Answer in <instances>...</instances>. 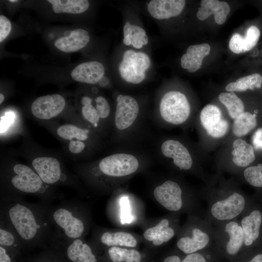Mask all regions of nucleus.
<instances>
[{
    "instance_id": "f257e3e1",
    "label": "nucleus",
    "mask_w": 262,
    "mask_h": 262,
    "mask_svg": "<svg viewBox=\"0 0 262 262\" xmlns=\"http://www.w3.org/2000/svg\"><path fill=\"white\" fill-rule=\"evenodd\" d=\"M0 220L12 229L23 246L50 245L54 239L46 202L31 203L22 196L1 194Z\"/></svg>"
},
{
    "instance_id": "f03ea898",
    "label": "nucleus",
    "mask_w": 262,
    "mask_h": 262,
    "mask_svg": "<svg viewBox=\"0 0 262 262\" xmlns=\"http://www.w3.org/2000/svg\"><path fill=\"white\" fill-rule=\"evenodd\" d=\"M47 213L55 238L72 240L82 238L86 229L84 209L76 200L53 205L46 202Z\"/></svg>"
},
{
    "instance_id": "7ed1b4c3",
    "label": "nucleus",
    "mask_w": 262,
    "mask_h": 262,
    "mask_svg": "<svg viewBox=\"0 0 262 262\" xmlns=\"http://www.w3.org/2000/svg\"><path fill=\"white\" fill-rule=\"evenodd\" d=\"M207 203L204 218L214 226L239 219L250 209V201L240 191L223 189L212 191L204 196Z\"/></svg>"
},
{
    "instance_id": "20e7f679",
    "label": "nucleus",
    "mask_w": 262,
    "mask_h": 262,
    "mask_svg": "<svg viewBox=\"0 0 262 262\" xmlns=\"http://www.w3.org/2000/svg\"><path fill=\"white\" fill-rule=\"evenodd\" d=\"M7 178V188L1 194L22 196L25 194L37 196L42 201L51 203L60 196L54 194L36 172L31 167L20 164H15Z\"/></svg>"
},
{
    "instance_id": "39448f33",
    "label": "nucleus",
    "mask_w": 262,
    "mask_h": 262,
    "mask_svg": "<svg viewBox=\"0 0 262 262\" xmlns=\"http://www.w3.org/2000/svg\"><path fill=\"white\" fill-rule=\"evenodd\" d=\"M184 234L177 242L178 248L189 254L206 249L214 244V227L199 215L192 216Z\"/></svg>"
},
{
    "instance_id": "423d86ee",
    "label": "nucleus",
    "mask_w": 262,
    "mask_h": 262,
    "mask_svg": "<svg viewBox=\"0 0 262 262\" xmlns=\"http://www.w3.org/2000/svg\"><path fill=\"white\" fill-rule=\"evenodd\" d=\"M213 227L214 246L216 248L233 257L245 247L244 232L239 219L223 222Z\"/></svg>"
},
{
    "instance_id": "0eeeda50",
    "label": "nucleus",
    "mask_w": 262,
    "mask_h": 262,
    "mask_svg": "<svg viewBox=\"0 0 262 262\" xmlns=\"http://www.w3.org/2000/svg\"><path fill=\"white\" fill-rule=\"evenodd\" d=\"M190 111V105L187 98L180 92H168L161 100V115L170 124L179 125L184 122L189 117Z\"/></svg>"
},
{
    "instance_id": "6e6552de",
    "label": "nucleus",
    "mask_w": 262,
    "mask_h": 262,
    "mask_svg": "<svg viewBox=\"0 0 262 262\" xmlns=\"http://www.w3.org/2000/svg\"><path fill=\"white\" fill-rule=\"evenodd\" d=\"M139 162L132 155L116 153L103 158L98 168L103 175L109 177H123L134 173L138 168Z\"/></svg>"
},
{
    "instance_id": "1a4fd4ad",
    "label": "nucleus",
    "mask_w": 262,
    "mask_h": 262,
    "mask_svg": "<svg viewBox=\"0 0 262 262\" xmlns=\"http://www.w3.org/2000/svg\"><path fill=\"white\" fill-rule=\"evenodd\" d=\"M153 195L156 200L165 209L178 212L185 206L182 188L177 182L167 180L157 186Z\"/></svg>"
},
{
    "instance_id": "9d476101",
    "label": "nucleus",
    "mask_w": 262,
    "mask_h": 262,
    "mask_svg": "<svg viewBox=\"0 0 262 262\" xmlns=\"http://www.w3.org/2000/svg\"><path fill=\"white\" fill-rule=\"evenodd\" d=\"M200 119L207 133L213 138L224 136L229 130L228 122L223 118L219 108L214 105L208 104L203 108Z\"/></svg>"
},
{
    "instance_id": "9b49d317",
    "label": "nucleus",
    "mask_w": 262,
    "mask_h": 262,
    "mask_svg": "<svg viewBox=\"0 0 262 262\" xmlns=\"http://www.w3.org/2000/svg\"><path fill=\"white\" fill-rule=\"evenodd\" d=\"M32 166L42 181L50 185L61 181H65L67 179L62 172L59 161L51 157H40L32 161Z\"/></svg>"
},
{
    "instance_id": "f8f14e48",
    "label": "nucleus",
    "mask_w": 262,
    "mask_h": 262,
    "mask_svg": "<svg viewBox=\"0 0 262 262\" xmlns=\"http://www.w3.org/2000/svg\"><path fill=\"white\" fill-rule=\"evenodd\" d=\"M65 104V100L61 95H48L37 98L32 104L31 111L35 117L48 120L60 114Z\"/></svg>"
},
{
    "instance_id": "ddd939ff",
    "label": "nucleus",
    "mask_w": 262,
    "mask_h": 262,
    "mask_svg": "<svg viewBox=\"0 0 262 262\" xmlns=\"http://www.w3.org/2000/svg\"><path fill=\"white\" fill-rule=\"evenodd\" d=\"M51 246L65 248L66 256L71 262H97L91 247L82 238L69 241L55 238Z\"/></svg>"
},
{
    "instance_id": "4468645a",
    "label": "nucleus",
    "mask_w": 262,
    "mask_h": 262,
    "mask_svg": "<svg viewBox=\"0 0 262 262\" xmlns=\"http://www.w3.org/2000/svg\"><path fill=\"white\" fill-rule=\"evenodd\" d=\"M116 101L115 123L118 130H124L129 128L136 120L139 106L135 99L128 95H119Z\"/></svg>"
},
{
    "instance_id": "2eb2a0df",
    "label": "nucleus",
    "mask_w": 262,
    "mask_h": 262,
    "mask_svg": "<svg viewBox=\"0 0 262 262\" xmlns=\"http://www.w3.org/2000/svg\"><path fill=\"white\" fill-rule=\"evenodd\" d=\"M244 236L245 247H250L260 241L262 231V212L250 208L240 219Z\"/></svg>"
},
{
    "instance_id": "dca6fc26",
    "label": "nucleus",
    "mask_w": 262,
    "mask_h": 262,
    "mask_svg": "<svg viewBox=\"0 0 262 262\" xmlns=\"http://www.w3.org/2000/svg\"><path fill=\"white\" fill-rule=\"evenodd\" d=\"M163 155L173 160L175 165L180 170H189L193 165L192 157L186 147L175 140H167L161 146Z\"/></svg>"
},
{
    "instance_id": "f3484780",
    "label": "nucleus",
    "mask_w": 262,
    "mask_h": 262,
    "mask_svg": "<svg viewBox=\"0 0 262 262\" xmlns=\"http://www.w3.org/2000/svg\"><path fill=\"white\" fill-rule=\"evenodd\" d=\"M185 3L183 0H153L149 2L147 10L156 19H168L179 15Z\"/></svg>"
},
{
    "instance_id": "a211bd4d",
    "label": "nucleus",
    "mask_w": 262,
    "mask_h": 262,
    "mask_svg": "<svg viewBox=\"0 0 262 262\" xmlns=\"http://www.w3.org/2000/svg\"><path fill=\"white\" fill-rule=\"evenodd\" d=\"M103 65L97 61L81 63L71 71V76L76 81L89 84L98 82L104 75Z\"/></svg>"
},
{
    "instance_id": "6ab92c4d",
    "label": "nucleus",
    "mask_w": 262,
    "mask_h": 262,
    "mask_svg": "<svg viewBox=\"0 0 262 262\" xmlns=\"http://www.w3.org/2000/svg\"><path fill=\"white\" fill-rule=\"evenodd\" d=\"M200 5L196 14L197 18L204 20L214 14V20L218 24H222L226 21L230 11L229 4L223 1L202 0Z\"/></svg>"
},
{
    "instance_id": "aec40b11",
    "label": "nucleus",
    "mask_w": 262,
    "mask_h": 262,
    "mask_svg": "<svg viewBox=\"0 0 262 262\" xmlns=\"http://www.w3.org/2000/svg\"><path fill=\"white\" fill-rule=\"evenodd\" d=\"M89 40L90 37L87 31L82 29H77L73 30L69 35L56 39L54 45L62 51L72 52L85 47Z\"/></svg>"
},
{
    "instance_id": "412c9836",
    "label": "nucleus",
    "mask_w": 262,
    "mask_h": 262,
    "mask_svg": "<svg viewBox=\"0 0 262 262\" xmlns=\"http://www.w3.org/2000/svg\"><path fill=\"white\" fill-rule=\"evenodd\" d=\"M175 234V229L170 226V220L164 218L155 226L147 229L143 235L147 240L151 241L154 245L158 246L170 240Z\"/></svg>"
},
{
    "instance_id": "4be33fe9",
    "label": "nucleus",
    "mask_w": 262,
    "mask_h": 262,
    "mask_svg": "<svg viewBox=\"0 0 262 262\" xmlns=\"http://www.w3.org/2000/svg\"><path fill=\"white\" fill-rule=\"evenodd\" d=\"M232 162L239 167H245L255 160V155L253 146L246 141L238 138L232 144Z\"/></svg>"
},
{
    "instance_id": "5701e85b",
    "label": "nucleus",
    "mask_w": 262,
    "mask_h": 262,
    "mask_svg": "<svg viewBox=\"0 0 262 262\" xmlns=\"http://www.w3.org/2000/svg\"><path fill=\"white\" fill-rule=\"evenodd\" d=\"M101 243L108 246H125L134 247L137 242L135 238L131 233L119 231L103 232L99 237Z\"/></svg>"
},
{
    "instance_id": "b1692460",
    "label": "nucleus",
    "mask_w": 262,
    "mask_h": 262,
    "mask_svg": "<svg viewBox=\"0 0 262 262\" xmlns=\"http://www.w3.org/2000/svg\"><path fill=\"white\" fill-rule=\"evenodd\" d=\"M53 12L56 14H78L85 12L89 6L87 0H49Z\"/></svg>"
},
{
    "instance_id": "393cba45",
    "label": "nucleus",
    "mask_w": 262,
    "mask_h": 262,
    "mask_svg": "<svg viewBox=\"0 0 262 262\" xmlns=\"http://www.w3.org/2000/svg\"><path fill=\"white\" fill-rule=\"evenodd\" d=\"M262 85V75L258 73L243 77L235 82L229 83L225 89L229 92L245 91L247 89L260 88Z\"/></svg>"
},
{
    "instance_id": "a878e982",
    "label": "nucleus",
    "mask_w": 262,
    "mask_h": 262,
    "mask_svg": "<svg viewBox=\"0 0 262 262\" xmlns=\"http://www.w3.org/2000/svg\"><path fill=\"white\" fill-rule=\"evenodd\" d=\"M257 125V120L254 115L244 112L234 120L232 132L237 137H241L247 134Z\"/></svg>"
},
{
    "instance_id": "bb28decb",
    "label": "nucleus",
    "mask_w": 262,
    "mask_h": 262,
    "mask_svg": "<svg viewBox=\"0 0 262 262\" xmlns=\"http://www.w3.org/2000/svg\"><path fill=\"white\" fill-rule=\"evenodd\" d=\"M219 100L227 109L231 118L235 119L245 111L242 100L234 92H224L219 95Z\"/></svg>"
},
{
    "instance_id": "cd10ccee",
    "label": "nucleus",
    "mask_w": 262,
    "mask_h": 262,
    "mask_svg": "<svg viewBox=\"0 0 262 262\" xmlns=\"http://www.w3.org/2000/svg\"><path fill=\"white\" fill-rule=\"evenodd\" d=\"M108 253L113 262H141V260L140 252L134 249L112 246Z\"/></svg>"
},
{
    "instance_id": "c85d7f7f",
    "label": "nucleus",
    "mask_w": 262,
    "mask_h": 262,
    "mask_svg": "<svg viewBox=\"0 0 262 262\" xmlns=\"http://www.w3.org/2000/svg\"><path fill=\"white\" fill-rule=\"evenodd\" d=\"M57 134L66 140L84 141L88 139V131L71 124H65L59 126L56 131Z\"/></svg>"
},
{
    "instance_id": "c756f323",
    "label": "nucleus",
    "mask_w": 262,
    "mask_h": 262,
    "mask_svg": "<svg viewBox=\"0 0 262 262\" xmlns=\"http://www.w3.org/2000/svg\"><path fill=\"white\" fill-rule=\"evenodd\" d=\"M0 246L7 249H17L23 246L12 229L1 220H0Z\"/></svg>"
},
{
    "instance_id": "7c9ffc66",
    "label": "nucleus",
    "mask_w": 262,
    "mask_h": 262,
    "mask_svg": "<svg viewBox=\"0 0 262 262\" xmlns=\"http://www.w3.org/2000/svg\"><path fill=\"white\" fill-rule=\"evenodd\" d=\"M243 176L250 185L262 188V164L246 168L243 171Z\"/></svg>"
},
{
    "instance_id": "2f4dec72",
    "label": "nucleus",
    "mask_w": 262,
    "mask_h": 262,
    "mask_svg": "<svg viewBox=\"0 0 262 262\" xmlns=\"http://www.w3.org/2000/svg\"><path fill=\"white\" fill-rule=\"evenodd\" d=\"M260 35L259 29L255 25H252L247 29L245 36H244L245 52L249 51L256 45Z\"/></svg>"
},
{
    "instance_id": "473e14b6",
    "label": "nucleus",
    "mask_w": 262,
    "mask_h": 262,
    "mask_svg": "<svg viewBox=\"0 0 262 262\" xmlns=\"http://www.w3.org/2000/svg\"><path fill=\"white\" fill-rule=\"evenodd\" d=\"M120 218L122 224L130 223L133 217L131 214L129 200L127 197H122L119 201Z\"/></svg>"
},
{
    "instance_id": "72a5a7b5",
    "label": "nucleus",
    "mask_w": 262,
    "mask_h": 262,
    "mask_svg": "<svg viewBox=\"0 0 262 262\" xmlns=\"http://www.w3.org/2000/svg\"><path fill=\"white\" fill-rule=\"evenodd\" d=\"M229 48L234 53H245L244 36L238 33H234L229 42Z\"/></svg>"
},
{
    "instance_id": "f704fd0d",
    "label": "nucleus",
    "mask_w": 262,
    "mask_h": 262,
    "mask_svg": "<svg viewBox=\"0 0 262 262\" xmlns=\"http://www.w3.org/2000/svg\"><path fill=\"white\" fill-rule=\"evenodd\" d=\"M95 100L96 102V111L99 118L107 117L110 113V107L106 99L102 96H98Z\"/></svg>"
},
{
    "instance_id": "c9c22d12",
    "label": "nucleus",
    "mask_w": 262,
    "mask_h": 262,
    "mask_svg": "<svg viewBox=\"0 0 262 262\" xmlns=\"http://www.w3.org/2000/svg\"><path fill=\"white\" fill-rule=\"evenodd\" d=\"M82 111L83 117L90 123L95 125L98 122L99 117L91 104L83 105Z\"/></svg>"
},
{
    "instance_id": "e433bc0d",
    "label": "nucleus",
    "mask_w": 262,
    "mask_h": 262,
    "mask_svg": "<svg viewBox=\"0 0 262 262\" xmlns=\"http://www.w3.org/2000/svg\"><path fill=\"white\" fill-rule=\"evenodd\" d=\"M11 23L9 19L3 15L0 16V42L8 36L11 30Z\"/></svg>"
},
{
    "instance_id": "4c0bfd02",
    "label": "nucleus",
    "mask_w": 262,
    "mask_h": 262,
    "mask_svg": "<svg viewBox=\"0 0 262 262\" xmlns=\"http://www.w3.org/2000/svg\"><path fill=\"white\" fill-rule=\"evenodd\" d=\"M200 251L188 254L181 262H208V259L211 257V255L206 256L202 253L201 250Z\"/></svg>"
},
{
    "instance_id": "58836bf2",
    "label": "nucleus",
    "mask_w": 262,
    "mask_h": 262,
    "mask_svg": "<svg viewBox=\"0 0 262 262\" xmlns=\"http://www.w3.org/2000/svg\"><path fill=\"white\" fill-rule=\"evenodd\" d=\"M69 151L73 154H78L83 151L85 148V144L80 140H72L68 144Z\"/></svg>"
},
{
    "instance_id": "ea45409f",
    "label": "nucleus",
    "mask_w": 262,
    "mask_h": 262,
    "mask_svg": "<svg viewBox=\"0 0 262 262\" xmlns=\"http://www.w3.org/2000/svg\"><path fill=\"white\" fill-rule=\"evenodd\" d=\"M252 142L255 149L262 150V128L258 129L255 132Z\"/></svg>"
},
{
    "instance_id": "a19ab883",
    "label": "nucleus",
    "mask_w": 262,
    "mask_h": 262,
    "mask_svg": "<svg viewBox=\"0 0 262 262\" xmlns=\"http://www.w3.org/2000/svg\"><path fill=\"white\" fill-rule=\"evenodd\" d=\"M0 262H11V259L7 253V248L0 246Z\"/></svg>"
},
{
    "instance_id": "79ce46f5",
    "label": "nucleus",
    "mask_w": 262,
    "mask_h": 262,
    "mask_svg": "<svg viewBox=\"0 0 262 262\" xmlns=\"http://www.w3.org/2000/svg\"><path fill=\"white\" fill-rule=\"evenodd\" d=\"M180 258L177 255L168 256L165 258L164 262H181Z\"/></svg>"
},
{
    "instance_id": "37998d69",
    "label": "nucleus",
    "mask_w": 262,
    "mask_h": 262,
    "mask_svg": "<svg viewBox=\"0 0 262 262\" xmlns=\"http://www.w3.org/2000/svg\"><path fill=\"white\" fill-rule=\"evenodd\" d=\"M246 262H262V254L255 255L250 260Z\"/></svg>"
},
{
    "instance_id": "c03bdc74",
    "label": "nucleus",
    "mask_w": 262,
    "mask_h": 262,
    "mask_svg": "<svg viewBox=\"0 0 262 262\" xmlns=\"http://www.w3.org/2000/svg\"><path fill=\"white\" fill-rule=\"evenodd\" d=\"M92 102V99L89 97L84 96L81 99V103L82 105L90 104Z\"/></svg>"
},
{
    "instance_id": "a18cd8bd",
    "label": "nucleus",
    "mask_w": 262,
    "mask_h": 262,
    "mask_svg": "<svg viewBox=\"0 0 262 262\" xmlns=\"http://www.w3.org/2000/svg\"><path fill=\"white\" fill-rule=\"evenodd\" d=\"M123 43L126 45H130L131 44L132 39L130 38V33H129L126 36L124 37Z\"/></svg>"
},
{
    "instance_id": "49530a36",
    "label": "nucleus",
    "mask_w": 262,
    "mask_h": 262,
    "mask_svg": "<svg viewBox=\"0 0 262 262\" xmlns=\"http://www.w3.org/2000/svg\"><path fill=\"white\" fill-rule=\"evenodd\" d=\"M98 82L101 86H105L109 82V79L103 76Z\"/></svg>"
},
{
    "instance_id": "de8ad7c7",
    "label": "nucleus",
    "mask_w": 262,
    "mask_h": 262,
    "mask_svg": "<svg viewBox=\"0 0 262 262\" xmlns=\"http://www.w3.org/2000/svg\"><path fill=\"white\" fill-rule=\"evenodd\" d=\"M187 61V56L186 54H184L181 57L180 59V65L182 67V68H183L184 66V64L186 61Z\"/></svg>"
},
{
    "instance_id": "09e8293b",
    "label": "nucleus",
    "mask_w": 262,
    "mask_h": 262,
    "mask_svg": "<svg viewBox=\"0 0 262 262\" xmlns=\"http://www.w3.org/2000/svg\"><path fill=\"white\" fill-rule=\"evenodd\" d=\"M140 39L141 40L143 45H146L148 43V37L146 34L142 35Z\"/></svg>"
},
{
    "instance_id": "8fccbe9b",
    "label": "nucleus",
    "mask_w": 262,
    "mask_h": 262,
    "mask_svg": "<svg viewBox=\"0 0 262 262\" xmlns=\"http://www.w3.org/2000/svg\"><path fill=\"white\" fill-rule=\"evenodd\" d=\"M4 100V95L2 94H0V104H1Z\"/></svg>"
},
{
    "instance_id": "3c124183",
    "label": "nucleus",
    "mask_w": 262,
    "mask_h": 262,
    "mask_svg": "<svg viewBox=\"0 0 262 262\" xmlns=\"http://www.w3.org/2000/svg\"><path fill=\"white\" fill-rule=\"evenodd\" d=\"M11 2H18L19 1L17 0H9Z\"/></svg>"
}]
</instances>
